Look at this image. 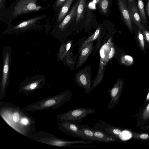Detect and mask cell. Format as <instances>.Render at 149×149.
Listing matches in <instances>:
<instances>
[{
  "label": "cell",
  "instance_id": "6da1fadb",
  "mask_svg": "<svg viewBox=\"0 0 149 149\" xmlns=\"http://www.w3.org/2000/svg\"><path fill=\"white\" fill-rule=\"evenodd\" d=\"M24 109L12 104L1 101L0 114L12 128L29 138L36 132L35 121Z\"/></svg>",
  "mask_w": 149,
  "mask_h": 149
},
{
  "label": "cell",
  "instance_id": "7a4b0ae2",
  "mask_svg": "<svg viewBox=\"0 0 149 149\" xmlns=\"http://www.w3.org/2000/svg\"><path fill=\"white\" fill-rule=\"evenodd\" d=\"M72 95V92L68 90L59 94L44 98L23 108L27 112H32L44 110H56L70 101Z\"/></svg>",
  "mask_w": 149,
  "mask_h": 149
},
{
  "label": "cell",
  "instance_id": "3957f363",
  "mask_svg": "<svg viewBox=\"0 0 149 149\" xmlns=\"http://www.w3.org/2000/svg\"><path fill=\"white\" fill-rule=\"evenodd\" d=\"M28 138L43 143L58 147L72 146L75 144H90L93 141L85 140L69 141L59 138L50 133L36 131Z\"/></svg>",
  "mask_w": 149,
  "mask_h": 149
},
{
  "label": "cell",
  "instance_id": "277c9868",
  "mask_svg": "<svg viewBox=\"0 0 149 149\" xmlns=\"http://www.w3.org/2000/svg\"><path fill=\"white\" fill-rule=\"evenodd\" d=\"M95 110L89 108L77 107L58 114L56 118L60 121H68L80 124L81 120L88 115L95 113Z\"/></svg>",
  "mask_w": 149,
  "mask_h": 149
},
{
  "label": "cell",
  "instance_id": "5b68a950",
  "mask_svg": "<svg viewBox=\"0 0 149 149\" xmlns=\"http://www.w3.org/2000/svg\"><path fill=\"white\" fill-rule=\"evenodd\" d=\"M37 0H20L15 6L12 13L16 17L29 12L40 10L42 7L37 3Z\"/></svg>",
  "mask_w": 149,
  "mask_h": 149
},
{
  "label": "cell",
  "instance_id": "8992f818",
  "mask_svg": "<svg viewBox=\"0 0 149 149\" xmlns=\"http://www.w3.org/2000/svg\"><path fill=\"white\" fill-rule=\"evenodd\" d=\"M93 128L100 130L109 136L120 140L122 133L127 129L113 125L101 119L94 125Z\"/></svg>",
  "mask_w": 149,
  "mask_h": 149
},
{
  "label": "cell",
  "instance_id": "52a82bcc",
  "mask_svg": "<svg viewBox=\"0 0 149 149\" xmlns=\"http://www.w3.org/2000/svg\"><path fill=\"white\" fill-rule=\"evenodd\" d=\"M77 123L68 121H62L58 123L60 131L73 137L84 140V135Z\"/></svg>",
  "mask_w": 149,
  "mask_h": 149
},
{
  "label": "cell",
  "instance_id": "ba28073f",
  "mask_svg": "<svg viewBox=\"0 0 149 149\" xmlns=\"http://www.w3.org/2000/svg\"><path fill=\"white\" fill-rule=\"evenodd\" d=\"M124 84L123 79L119 78L114 86L108 90V93L111 97L108 105L109 109H112L118 103L122 92Z\"/></svg>",
  "mask_w": 149,
  "mask_h": 149
},
{
  "label": "cell",
  "instance_id": "9c48e42d",
  "mask_svg": "<svg viewBox=\"0 0 149 149\" xmlns=\"http://www.w3.org/2000/svg\"><path fill=\"white\" fill-rule=\"evenodd\" d=\"M117 2L119 10L124 23L130 32L133 34L134 31L132 22L127 7L124 3L123 0H117Z\"/></svg>",
  "mask_w": 149,
  "mask_h": 149
},
{
  "label": "cell",
  "instance_id": "30bf717a",
  "mask_svg": "<svg viewBox=\"0 0 149 149\" xmlns=\"http://www.w3.org/2000/svg\"><path fill=\"white\" fill-rule=\"evenodd\" d=\"M134 0L132 2L128 4L127 7L132 22L141 29L143 24L141 23V19L138 9Z\"/></svg>",
  "mask_w": 149,
  "mask_h": 149
},
{
  "label": "cell",
  "instance_id": "8fae6325",
  "mask_svg": "<svg viewBox=\"0 0 149 149\" xmlns=\"http://www.w3.org/2000/svg\"><path fill=\"white\" fill-rule=\"evenodd\" d=\"M8 61L9 56L8 54H7L6 56L3 67V77L0 91V100L1 101L4 98L6 95L7 74L8 71Z\"/></svg>",
  "mask_w": 149,
  "mask_h": 149
},
{
  "label": "cell",
  "instance_id": "7c38bea8",
  "mask_svg": "<svg viewBox=\"0 0 149 149\" xmlns=\"http://www.w3.org/2000/svg\"><path fill=\"white\" fill-rule=\"evenodd\" d=\"M94 135L99 142L109 143L112 142H123L122 140L109 136L102 131L93 128H91Z\"/></svg>",
  "mask_w": 149,
  "mask_h": 149
},
{
  "label": "cell",
  "instance_id": "4fadbf2b",
  "mask_svg": "<svg viewBox=\"0 0 149 149\" xmlns=\"http://www.w3.org/2000/svg\"><path fill=\"white\" fill-rule=\"evenodd\" d=\"M149 113V102L144 107L139 109L137 116L136 127L146 124V120Z\"/></svg>",
  "mask_w": 149,
  "mask_h": 149
},
{
  "label": "cell",
  "instance_id": "5bb4252c",
  "mask_svg": "<svg viewBox=\"0 0 149 149\" xmlns=\"http://www.w3.org/2000/svg\"><path fill=\"white\" fill-rule=\"evenodd\" d=\"M79 0H78L73 6L69 13L65 17L63 21L58 26L61 29H63L71 21L74 19L76 15L78 6Z\"/></svg>",
  "mask_w": 149,
  "mask_h": 149
},
{
  "label": "cell",
  "instance_id": "9a60e30c",
  "mask_svg": "<svg viewBox=\"0 0 149 149\" xmlns=\"http://www.w3.org/2000/svg\"><path fill=\"white\" fill-rule=\"evenodd\" d=\"M134 33V38L139 48L144 54L146 53V47L143 35L138 27L136 29H133Z\"/></svg>",
  "mask_w": 149,
  "mask_h": 149
},
{
  "label": "cell",
  "instance_id": "2e32d148",
  "mask_svg": "<svg viewBox=\"0 0 149 149\" xmlns=\"http://www.w3.org/2000/svg\"><path fill=\"white\" fill-rule=\"evenodd\" d=\"M81 128L84 135V140L98 142L94 135V132L91 127L86 125H82L80 124H78Z\"/></svg>",
  "mask_w": 149,
  "mask_h": 149
},
{
  "label": "cell",
  "instance_id": "e0dca14e",
  "mask_svg": "<svg viewBox=\"0 0 149 149\" xmlns=\"http://www.w3.org/2000/svg\"><path fill=\"white\" fill-rule=\"evenodd\" d=\"M86 0H79L77 7L76 22L78 23L83 18L85 11Z\"/></svg>",
  "mask_w": 149,
  "mask_h": 149
},
{
  "label": "cell",
  "instance_id": "ac0fdd59",
  "mask_svg": "<svg viewBox=\"0 0 149 149\" xmlns=\"http://www.w3.org/2000/svg\"><path fill=\"white\" fill-rule=\"evenodd\" d=\"M73 0H67L62 6L58 17V22H61L66 16Z\"/></svg>",
  "mask_w": 149,
  "mask_h": 149
},
{
  "label": "cell",
  "instance_id": "d6986e66",
  "mask_svg": "<svg viewBox=\"0 0 149 149\" xmlns=\"http://www.w3.org/2000/svg\"><path fill=\"white\" fill-rule=\"evenodd\" d=\"M129 130L131 133L132 138L133 139L145 142H149V133L143 132H137L131 129H129Z\"/></svg>",
  "mask_w": 149,
  "mask_h": 149
},
{
  "label": "cell",
  "instance_id": "ffe728a7",
  "mask_svg": "<svg viewBox=\"0 0 149 149\" xmlns=\"http://www.w3.org/2000/svg\"><path fill=\"white\" fill-rule=\"evenodd\" d=\"M42 17V15H39L38 17L24 21L16 26L14 28V29H18L25 28L30 26H31L35 24L38 21L40 20Z\"/></svg>",
  "mask_w": 149,
  "mask_h": 149
},
{
  "label": "cell",
  "instance_id": "44dd1931",
  "mask_svg": "<svg viewBox=\"0 0 149 149\" xmlns=\"http://www.w3.org/2000/svg\"><path fill=\"white\" fill-rule=\"evenodd\" d=\"M138 10L140 15L142 24L145 26L147 22L145 11L144 5L143 0H137Z\"/></svg>",
  "mask_w": 149,
  "mask_h": 149
},
{
  "label": "cell",
  "instance_id": "7402d4cb",
  "mask_svg": "<svg viewBox=\"0 0 149 149\" xmlns=\"http://www.w3.org/2000/svg\"><path fill=\"white\" fill-rule=\"evenodd\" d=\"M121 63L127 67H131L134 64V59L131 56L124 54L121 56L120 58Z\"/></svg>",
  "mask_w": 149,
  "mask_h": 149
},
{
  "label": "cell",
  "instance_id": "603a6c76",
  "mask_svg": "<svg viewBox=\"0 0 149 149\" xmlns=\"http://www.w3.org/2000/svg\"><path fill=\"white\" fill-rule=\"evenodd\" d=\"M140 30L144 37L146 47L149 50V29L146 28L143 24Z\"/></svg>",
  "mask_w": 149,
  "mask_h": 149
},
{
  "label": "cell",
  "instance_id": "cb8c5ba5",
  "mask_svg": "<svg viewBox=\"0 0 149 149\" xmlns=\"http://www.w3.org/2000/svg\"><path fill=\"white\" fill-rule=\"evenodd\" d=\"M109 0H101L98 3L99 7L102 12L104 14H107L109 6Z\"/></svg>",
  "mask_w": 149,
  "mask_h": 149
},
{
  "label": "cell",
  "instance_id": "d4e9b609",
  "mask_svg": "<svg viewBox=\"0 0 149 149\" xmlns=\"http://www.w3.org/2000/svg\"><path fill=\"white\" fill-rule=\"evenodd\" d=\"M89 48L87 47L84 48L82 51L81 56H80V58L79 59V60L81 59V60L83 59H85L86 57H85L86 56H87V55H88L89 54Z\"/></svg>",
  "mask_w": 149,
  "mask_h": 149
},
{
  "label": "cell",
  "instance_id": "484cf974",
  "mask_svg": "<svg viewBox=\"0 0 149 149\" xmlns=\"http://www.w3.org/2000/svg\"><path fill=\"white\" fill-rule=\"evenodd\" d=\"M149 102V87L148 88V93L146 95V97L145 99V101L142 104L140 108L144 107L148 102Z\"/></svg>",
  "mask_w": 149,
  "mask_h": 149
},
{
  "label": "cell",
  "instance_id": "4316f807",
  "mask_svg": "<svg viewBox=\"0 0 149 149\" xmlns=\"http://www.w3.org/2000/svg\"><path fill=\"white\" fill-rule=\"evenodd\" d=\"M67 0H57L56 6L57 7L62 6Z\"/></svg>",
  "mask_w": 149,
  "mask_h": 149
},
{
  "label": "cell",
  "instance_id": "83f0119b",
  "mask_svg": "<svg viewBox=\"0 0 149 149\" xmlns=\"http://www.w3.org/2000/svg\"><path fill=\"white\" fill-rule=\"evenodd\" d=\"M140 129L147 131H149V125H145L140 127Z\"/></svg>",
  "mask_w": 149,
  "mask_h": 149
},
{
  "label": "cell",
  "instance_id": "f1b7e54d",
  "mask_svg": "<svg viewBox=\"0 0 149 149\" xmlns=\"http://www.w3.org/2000/svg\"><path fill=\"white\" fill-rule=\"evenodd\" d=\"M146 10L148 16V18L149 20V0H148L146 6ZM148 28H149V24L148 25Z\"/></svg>",
  "mask_w": 149,
  "mask_h": 149
},
{
  "label": "cell",
  "instance_id": "f546056e",
  "mask_svg": "<svg viewBox=\"0 0 149 149\" xmlns=\"http://www.w3.org/2000/svg\"><path fill=\"white\" fill-rule=\"evenodd\" d=\"M115 53V50L112 47L111 50L109 53V58H111L112 57Z\"/></svg>",
  "mask_w": 149,
  "mask_h": 149
},
{
  "label": "cell",
  "instance_id": "4dcf8cb0",
  "mask_svg": "<svg viewBox=\"0 0 149 149\" xmlns=\"http://www.w3.org/2000/svg\"><path fill=\"white\" fill-rule=\"evenodd\" d=\"M71 46L70 43L68 42L66 46V49L67 51H68L70 49Z\"/></svg>",
  "mask_w": 149,
  "mask_h": 149
},
{
  "label": "cell",
  "instance_id": "1f68e13d",
  "mask_svg": "<svg viewBox=\"0 0 149 149\" xmlns=\"http://www.w3.org/2000/svg\"><path fill=\"white\" fill-rule=\"evenodd\" d=\"M101 0H93V2H94L96 4H98V3H99V2L101 1Z\"/></svg>",
  "mask_w": 149,
  "mask_h": 149
},
{
  "label": "cell",
  "instance_id": "d6a6232c",
  "mask_svg": "<svg viewBox=\"0 0 149 149\" xmlns=\"http://www.w3.org/2000/svg\"><path fill=\"white\" fill-rule=\"evenodd\" d=\"M149 122V113L147 117L146 120V123L147 124H148Z\"/></svg>",
  "mask_w": 149,
  "mask_h": 149
},
{
  "label": "cell",
  "instance_id": "836d02e7",
  "mask_svg": "<svg viewBox=\"0 0 149 149\" xmlns=\"http://www.w3.org/2000/svg\"><path fill=\"white\" fill-rule=\"evenodd\" d=\"M128 2V4L132 3L134 0H127Z\"/></svg>",
  "mask_w": 149,
  "mask_h": 149
},
{
  "label": "cell",
  "instance_id": "e575fe53",
  "mask_svg": "<svg viewBox=\"0 0 149 149\" xmlns=\"http://www.w3.org/2000/svg\"><path fill=\"white\" fill-rule=\"evenodd\" d=\"M3 0H0V4L1 6L2 3V4Z\"/></svg>",
  "mask_w": 149,
  "mask_h": 149
},
{
  "label": "cell",
  "instance_id": "d590c367",
  "mask_svg": "<svg viewBox=\"0 0 149 149\" xmlns=\"http://www.w3.org/2000/svg\"><path fill=\"white\" fill-rule=\"evenodd\" d=\"M148 146H149V144H148Z\"/></svg>",
  "mask_w": 149,
  "mask_h": 149
}]
</instances>
